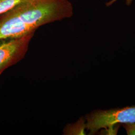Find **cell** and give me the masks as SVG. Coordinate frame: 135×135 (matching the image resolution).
<instances>
[{"label":"cell","instance_id":"obj_1","mask_svg":"<svg viewBox=\"0 0 135 135\" xmlns=\"http://www.w3.org/2000/svg\"><path fill=\"white\" fill-rule=\"evenodd\" d=\"M69 0H24L0 15V37L14 39L35 33L40 27L70 18Z\"/></svg>","mask_w":135,"mask_h":135},{"label":"cell","instance_id":"obj_2","mask_svg":"<svg viewBox=\"0 0 135 135\" xmlns=\"http://www.w3.org/2000/svg\"><path fill=\"white\" fill-rule=\"evenodd\" d=\"M87 120L86 127L90 134L118 124L135 123V106L96 111L88 116Z\"/></svg>","mask_w":135,"mask_h":135},{"label":"cell","instance_id":"obj_3","mask_svg":"<svg viewBox=\"0 0 135 135\" xmlns=\"http://www.w3.org/2000/svg\"><path fill=\"white\" fill-rule=\"evenodd\" d=\"M34 33L10 39L0 45V74L24 57Z\"/></svg>","mask_w":135,"mask_h":135},{"label":"cell","instance_id":"obj_4","mask_svg":"<svg viewBox=\"0 0 135 135\" xmlns=\"http://www.w3.org/2000/svg\"><path fill=\"white\" fill-rule=\"evenodd\" d=\"M24 0H0V15L11 9Z\"/></svg>","mask_w":135,"mask_h":135},{"label":"cell","instance_id":"obj_5","mask_svg":"<svg viewBox=\"0 0 135 135\" xmlns=\"http://www.w3.org/2000/svg\"><path fill=\"white\" fill-rule=\"evenodd\" d=\"M124 127L128 135H135V123L125 124Z\"/></svg>","mask_w":135,"mask_h":135},{"label":"cell","instance_id":"obj_6","mask_svg":"<svg viewBox=\"0 0 135 135\" xmlns=\"http://www.w3.org/2000/svg\"><path fill=\"white\" fill-rule=\"evenodd\" d=\"M117 0H111L110 1H109L108 3H107L106 4L107 6H110L111 5L113 4L115 2H116ZM132 2V0H127L126 1V4L127 5H130L131 4Z\"/></svg>","mask_w":135,"mask_h":135}]
</instances>
